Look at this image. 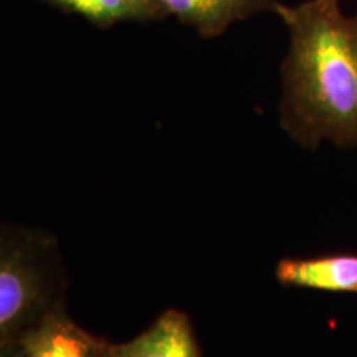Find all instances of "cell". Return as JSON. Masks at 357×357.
Listing matches in <instances>:
<instances>
[{
  "label": "cell",
  "mask_w": 357,
  "mask_h": 357,
  "mask_svg": "<svg viewBox=\"0 0 357 357\" xmlns=\"http://www.w3.org/2000/svg\"><path fill=\"white\" fill-rule=\"evenodd\" d=\"M276 278L287 287L329 293H357V257L333 255L281 260Z\"/></svg>",
  "instance_id": "cell-5"
},
{
  "label": "cell",
  "mask_w": 357,
  "mask_h": 357,
  "mask_svg": "<svg viewBox=\"0 0 357 357\" xmlns=\"http://www.w3.org/2000/svg\"><path fill=\"white\" fill-rule=\"evenodd\" d=\"M109 357H111V352H109Z\"/></svg>",
  "instance_id": "cell-8"
},
{
  "label": "cell",
  "mask_w": 357,
  "mask_h": 357,
  "mask_svg": "<svg viewBox=\"0 0 357 357\" xmlns=\"http://www.w3.org/2000/svg\"><path fill=\"white\" fill-rule=\"evenodd\" d=\"M63 13L78 15L96 29H111L121 22H155L167 12L159 0H38Z\"/></svg>",
  "instance_id": "cell-7"
},
{
  "label": "cell",
  "mask_w": 357,
  "mask_h": 357,
  "mask_svg": "<svg viewBox=\"0 0 357 357\" xmlns=\"http://www.w3.org/2000/svg\"><path fill=\"white\" fill-rule=\"evenodd\" d=\"M167 15L190 26L202 38L225 33L235 22L247 20L258 13L280 15V0H159Z\"/></svg>",
  "instance_id": "cell-3"
},
{
  "label": "cell",
  "mask_w": 357,
  "mask_h": 357,
  "mask_svg": "<svg viewBox=\"0 0 357 357\" xmlns=\"http://www.w3.org/2000/svg\"><path fill=\"white\" fill-rule=\"evenodd\" d=\"M47 266L26 240H3L0 257V334L3 341L38 324L48 312Z\"/></svg>",
  "instance_id": "cell-2"
},
{
  "label": "cell",
  "mask_w": 357,
  "mask_h": 357,
  "mask_svg": "<svg viewBox=\"0 0 357 357\" xmlns=\"http://www.w3.org/2000/svg\"><path fill=\"white\" fill-rule=\"evenodd\" d=\"M20 357H109V347L53 310L20 339Z\"/></svg>",
  "instance_id": "cell-4"
},
{
  "label": "cell",
  "mask_w": 357,
  "mask_h": 357,
  "mask_svg": "<svg viewBox=\"0 0 357 357\" xmlns=\"http://www.w3.org/2000/svg\"><path fill=\"white\" fill-rule=\"evenodd\" d=\"M289 47L281 65L280 121L300 144L357 146V12L339 0L281 7Z\"/></svg>",
  "instance_id": "cell-1"
},
{
  "label": "cell",
  "mask_w": 357,
  "mask_h": 357,
  "mask_svg": "<svg viewBox=\"0 0 357 357\" xmlns=\"http://www.w3.org/2000/svg\"><path fill=\"white\" fill-rule=\"evenodd\" d=\"M109 352L111 357H199L189 319L178 311L164 312L147 331Z\"/></svg>",
  "instance_id": "cell-6"
}]
</instances>
